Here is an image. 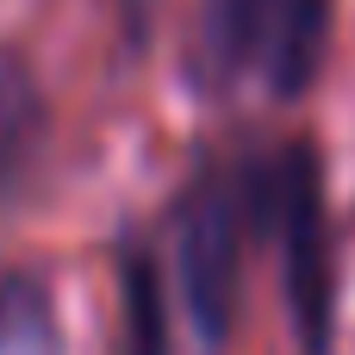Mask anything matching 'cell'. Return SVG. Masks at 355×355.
Returning a JSON list of instances; mask_svg holds the SVG:
<instances>
[{
    "label": "cell",
    "mask_w": 355,
    "mask_h": 355,
    "mask_svg": "<svg viewBox=\"0 0 355 355\" xmlns=\"http://www.w3.org/2000/svg\"><path fill=\"white\" fill-rule=\"evenodd\" d=\"M31 125V100H25V75L0 56V168H6V156L19 150V131Z\"/></svg>",
    "instance_id": "1"
}]
</instances>
